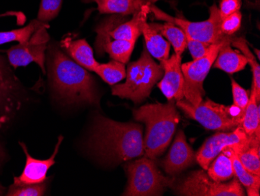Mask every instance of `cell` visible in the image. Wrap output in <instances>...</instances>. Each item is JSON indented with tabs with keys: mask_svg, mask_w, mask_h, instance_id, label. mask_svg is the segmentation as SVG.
<instances>
[{
	"mask_svg": "<svg viewBox=\"0 0 260 196\" xmlns=\"http://www.w3.org/2000/svg\"><path fill=\"white\" fill-rule=\"evenodd\" d=\"M90 147L107 163L144 156L143 128L140 124L117 122L98 115L93 121Z\"/></svg>",
	"mask_w": 260,
	"mask_h": 196,
	"instance_id": "1",
	"label": "cell"
},
{
	"mask_svg": "<svg viewBox=\"0 0 260 196\" xmlns=\"http://www.w3.org/2000/svg\"><path fill=\"white\" fill-rule=\"evenodd\" d=\"M48 55L49 78L57 96L68 103H95L94 80L88 71L55 45L49 46Z\"/></svg>",
	"mask_w": 260,
	"mask_h": 196,
	"instance_id": "2",
	"label": "cell"
},
{
	"mask_svg": "<svg viewBox=\"0 0 260 196\" xmlns=\"http://www.w3.org/2000/svg\"><path fill=\"white\" fill-rule=\"evenodd\" d=\"M134 119L146 124L144 156L155 159L170 144L180 121L174 100L166 104H147L134 110Z\"/></svg>",
	"mask_w": 260,
	"mask_h": 196,
	"instance_id": "3",
	"label": "cell"
},
{
	"mask_svg": "<svg viewBox=\"0 0 260 196\" xmlns=\"http://www.w3.org/2000/svg\"><path fill=\"white\" fill-rule=\"evenodd\" d=\"M163 75L161 65L153 61L144 47L140 58L128 64L125 83L112 88V95L130 99L136 104L140 103L150 96L153 86L159 82Z\"/></svg>",
	"mask_w": 260,
	"mask_h": 196,
	"instance_id": "4",
	"label": "cell"
},
{
	"mask_svg": "<svg viewBox=\"0 0 260 196\" xmlns=\"http://www.w3.org/2000/svg\"><path fill=\"white\" fill-rule=\"evenodd\" d=\"M176 106L188 118L195 120L207 129L214 131H232L242 126L245 113L234 105L224 106L208 99L197 106L182 99L176 101Z\"/></svg>",
	"mask_w": 260,
	"mask_h": 196,
	"instance_id": "5",
	"label": "cell"
},
{
	"mask_svg": "<svg viewBox=\"0 0 260 196\" xmlns=\"http://www.w3.org/2000/svg\"><path fill=\"white\" fill-rule=\"evenodd\" d=\"M153 160L144 156L126 164L128 183L122 195H162L172 186L173 180L164 176Z\"/></svg>",
	"mask_w": 260,
	"mask_h": 196,
	"instance_id": "6",
	"label": "cell"
},
{
	"mask_svg": "<svg viewBox=\"0 0 260 196\" xmlns=\"http://www.w3.org/2000/svg\"><path fill=\"white\" fill-rule=\"evenodd\" d=\"M150 12L158 20L170 22L178 26L192 39L200 42L213 45L229 40L232 38V36H226L222 32L220 29L222 19L218 7L216 4L210 7V17L204 21L192 22L182 17L168 15L153 4L150 6Z\"/></svg>",
	"mask_w": 260,
	"mask_h": 196,
	"instance_id": "7",
	"label": "cell"
},
{
	"mask_svg": "<svg viewBox=\"0 0 260 196\" xmlns=\"http://www.w3.org/2000/svg\"><path fill=\"white\" fill-rule=\"evenodd\" d=\"M232 39L220 43L213 44L210 45V49L205 55L181 65L185 79L184 96L185 100L190 102L193 106H197L202 102L203 97L205 95V91L203 86L204 80L214 64L222 45L227 42H231Z\"/></svg>",
	"mask_w": 260,
	"mask_h": 196,
	"instance_id": "8",
	"label": "cell"
},
{
	"mask_svg": "<svg viewBox=\"0 0 260 196\" xmlns=\"http://www.w3.org/2000/svg\"><path fill=\"white\" fill-rule=\"evenodd\" d=\"M178 195L186 196H245L242 184L235 177L230 182H217L212 179L206 171H196L175 188Z\"/></svg>",
	"mask_w": 260,
	"mask_h": 196,
	"instance_id": "9",
	"label": "cell"
},
{
	"mask_svg": "<svg viewBox=\"0 0 260 196\" xmlns=\"http://www.w3.org/2000/svg\"><path fill=\"white\" fill-rule=\"evenodd\" d=\"M49 27L48 23H43L34 32L27 42L19 43L4 51L7 53L9 64L14 70L17 67H26L31 63H35L40 67L44 74L46 73L45 51L50 39L47 32V29Z\"/></svg>",
	"mask_w": 260,
	"mask_h": 196,
	"instance_id": "10",
	"label": "cell"
},
{
	"mask_svg": "<svg viewBox=\"0 0 260 196\" xmlns=\"http://www.w3.org/2000/svg\"><path fill=\"white\" fill-rule=\"evenodd\" d=\"M1 52V50H0ZM22 86L9 64L8 60L0 53V120L6 123L19 105Z\"/></svg>",
	"mask_w": 260,
	"mask_h": 196,
	"instance_id": "11",
	"label": "cell"
},
{
	"mask_svg": "<svg viewBox=\"0 0 260 196\" xmlns=\"http://www.w3.org/2000/svg\"><path fill=\"white\" fill-rule=\"evenodd\" d=\"M249 136L245 134L242 126H239L231 132H218L209 137L204 142L199 151L196 159L200 166L207 171L219 153L228 147L242 146L248 140Z\"/></svg>",
	"mask_w": 260,
	"mask_h": 196,
	"instance_id": "12",
	"label": "cell"
},
{
	"mask_svg": "<svg viewBox=\"0 0 260 196\" xmlns=\"http://www.w3.org/2000/svg\"><path fill=\"white\" fill-rule=\"evenodd\" d=\"M182 57L173 54L170 58L160 61L164 75L157 84L168 100L179 101L184 99L185 79L182 74Z\"/></svg>",
	"mask_w": 260,
	"mask_h": 196,
	"instance_id": "13",
	"label": "cell"
},
{
	"mask_svg": "<svg viewBox=\"0 0 260 196\" xmlns=\"http://www.w3.org/2000/svg\"><path fill=\"white\" fill-rule=\"evenodd\" d=\"M62 141H63V137L59 136L53 154L50 158L47 159H35L33 156L29 154L26 145L24 143H20L23 153L26 156V163L20 176L14 177V184H39L45 181L47 172L50 169L51 166H53L55 163V158L58 154V149Z\"/></svg>",
	"mask_w": 260,
	"mask_h": 196,
	"instance_id": "14",
	"label": "cell"
},
{
	"mask_svg": "<svg viewBox=\"0 0 260 196\" xmlns=\"http://www.w3.org/2000/svg\"><path fill=\"white\" fill-rule=\"evenodd\" d=\"M195 158L185 134L180 131L177 134L167 156L161 161V166L168 175L174 176L192 165Z\"/></svg>",
	"mask_w": 260,
	"mask_h": 196,
	"instance_id": "15",
	"label": "cell"
},
{
	"mask_svg": "<svg viewBox=\"0 0 260 196\" xmlns=\"http://www.w3.org/2000/svg\"><path fill=\"white\" fill-rule=\"evenodd\" d=\"M98 33L95 49L99 55L107 52L114 61L125 64L129 61L135 46L136 42L113 39L108 34L107 29L103 23L99 24L96 29Z\"/></svg>",
	"mask_w": 260,
	"mask_h": 196,
	"instance_id": "16",
	"label": "cell"
},
{
	"mask_svg": "<svg viewBox=\"0 0 260 196\" xmlns=\"http://www.w3.org/2000/svg\"><path fill=\"white\" fill-rule=\"evenodd\" d=\"M61 44V46L77 64L86 70L95 71L99 63L93 57V49L85 39L73 41L70 38H67Z\"/></svg>",
	"mask_w": 260,
	"mask_h": 196,
	"instance_id": "17",
	"label": "cell"
},
{
	"mask_svg": "<svg viewBox=\"0 0 260 196\" xmlns=\"http://www.w3.org/2000/svg\"><path fill=\"white\" fill-rule=\"evenodd\" d=\"M98 6L101 14L128 16L137 14L145 6L151 5L158 0H92Z\"/></svg>",
	"mask_w": 260,
	"mask_h": 196,
	"instance_id": "18",
	"label": "cell"
},
{
	"mask_svg": "<svg viewBox=\"0 0 260 196\" xmlns=\"http://www.w3.org/2000/svg\"><path fill=\"white\" fill-rule=\"evenodd\" d=\"M232 149L247 171L260 176L259 137L255 134L249 136L245 144L235 146Z\"/></svg>",
	"mask_w": 260,
	"mask_h": 196,
	"instance_id": "19",
	"label": "cell"
},
{
	"mask_svg": "<svg viewBox=\"0 0 260 196\" xmlns=\"http://www.w3.org/2000/svg\"><path fill=\"white\" fill-rule=\"evenodd\" d=\"M141 32L144 35L145 47L152 57L159 61H165L169 57L171 45L163 36L153 29L147 20L143 22Z\"/></svg>",
	"mask_w": 260,
	"mask_h": 196,
	"instance_id": "20",
	"label": "cell"
},
{
	"mask_svg": "<svg viewBox=\"0 0 260 196\" xmlns=\"http://www.w3.org/2000/svg\"><path fill=\"white\" fill-rule=\"evenodd\" d=\"M247 64L248 61L245 55L234 50L231 42H227L222 45L213 65L224 72L234 74L244 70Z\"/></svg>",
	"mask_w": 260,
	"mask_h": 196,
	"instance_id": "21",
	"label": "cell"
},
{
	"mask_svg": "<svg viewBox=\"0 0 260 196\" xmlns=\"http://www.w3.org/2000/svg\"><path fill=\"white\" fill-rule=\"evenodd\" d=\"M207 175L217 182H224L235 177L232 160V147L223 149L212 161L207 170Z\"/></svg>",
	"mask_w": 260,
	"mask_h": 196,
	"instance_id": "22",
	"label": "cell"
},
{
	"mask_svg": "<svg viewBox=\"0 0 260 196\" xmlns=\"http://www.w3.org/2000/svg\"><path fill=\"white\" fill-rule=\"evenodd\" d=\"M153 29H155L163 37L167 39L170 45L175 49V54L182 57L186 47V36L182 29L175 24L166 22L165 24H150Z\"/></svg>",
	"mask_w": 260,
	"mask_h": 196,
	"instance_id": "23",
	"label": "cell"
},
{
	"mask_svg": "<svg viewBox=\"0 0 260 196\" xmlns=\"http://www.w3.org/2000/svg\"><path fill=\"white\" fill-rule=\"evenodd\" d=\"M259 103L257 102L256 92L252 89L242 123V128L247 135L255 134L259 137Z\"/></svg>",
	"mask_w": 260,
	"mask_h": 196,
	"instance_id": "24",
	"label": "cell"
},
{
	"mask_svg": "<svg viewBox=\"0 0 260 196\" xmlns=\"http://www.w3.org/2000/svg\"><path fill=\"white\" fill-rule=\"evenodd\" d=\"M232 160L235 177L237 178L241 184L245 187L247 194L249 196L259 195L260 176L252 175L244 167L232 148Z\"/></svg>",
	"mask_w": 260,
	"mask_h": 196,
	"instance_id": "25",
	"label": "cell"
},
{
	"mask_svg": "<svg viewBox=\"0 0 260 196\" xmlns=\"http://www.w3.org/2000/svg\"><path fill=\"white\" fill-rule=\"evenodd\" d=\"M231 45H233L234 47L239 49L241 52L245 55V58L248 61V64L250 65L252 68V89H254L256 92L257 102L259 103L260 101V67L259 64L255 60V55L252 54V51L249 49L247 45L246 42L243 38H232L231 40Z\"/></svg>",
	"mask_w": 260,
	"mask_h": 196,
	"instance_id": "26",
	"label": "cell"
},
{
	"mask_svg": "<svg viewBox=\"0 0 260 196\" xmlns=\"http://www.w3.org/2000/svg\"><path fill=\"white\" fill-rule=\"evenodd\" d=\"M94 72L110 86L116 85L126 76L125 64L114 60L107 64H99Z\"/></svg>",
	"mask_w": 260,
	"mask_h": 196,
	"instance_id": "27",
	"label": "cell"
},
{
	"mask_svg": "<svg viewBox=\"0 0 260 196\" xmlns=\"http://www.w3.org/2000/svg\"><path fill=\"white\" fill-rule=\"evenodd\" d=\"M44 22L40 20H33L28 25L22 29L8 32H0V45L12 42H18L19 43H24L31 37L34 32L37 30Z\"/></svg>",
	"mask_w": 260,
	"mask_h": 196,
	"instance_id": "28",
	"label": "cell"
},
{
	"mask_svg": "<svg viewBox=\"0 0 260 196\" xmlns=\"http://www.w3.org/2000/svg\"><path fill=\"white\" fill-rule=\"evenodd\" d=\"M47 189V182L39 184H13L7 192V196H42Z\"/></svg>",
	"mask_w": 260,
	"mask_h": 196,
	"instance_id": "29",
	"label": "cell"
},
{
	"mask_svg": "<svg viewBox=\"0 0 260 196\" xmlns=\"http://www.w3.org/2000/svg\"><path fill=\"white\" fill-rule=\"evenodd\" d=\"M62 0H42L39 7L38 20L44 23L55 19L62 7Z\"/></svg>",
	"mask_w": 260,
	"mask_h": 196,
	"instance_id": "30",
	"label": "cell"
},
{
	"mask_svg": "<svg viewBox=\"0 0 260 196\" xmlns=\"http://www.w3.org/2000/svg\"><path fill=\"white\" fill-rule=\"evenodd\" d=\"M232 94H233L234 106H237L245 112L247 105L249 103L250 91L243 89L235 80H232Z\"/></svg>",
	"mask_w": 260,
	"mask_h": 196,
	"instance_id": "31",
	"label": "cell"
},
{
	"mask_svg": "<svg viewBox=\"0 0 260 196\" xmlns=\"http://www.w3.org/2000/svg\"><path fill=\"white\" fill-rule=\"evenodd\" d=\"M242 17V14L237 11L222 19L220 24L222 32L226 36H232L240 29Z\"/></svg>",
	"mask_w": 260,
	"mask_h": 196,
	"instance_id": "32",
	"label": "cell"
},
{
	"mask_svg": "<svg viewBox=\"0 0 260 196\" xmlns=\"http://www.w3.org/2000/svg\"><path fill=\"white\" fill-rule=\"evenodd\" d=\"M185 36H186V46H188V50L190 52L192 59H198V58L202 57L203 55L207 53V51L210 49V45H211L210 44L205 43V42L192 39L187 33H185Z\"/></svg>",
	"mask_w": 260,
	"mask_h": 196,
	"instance_id": "33",
	"label": "cell"
},
{
	"mask_svg": "<svg viewBox=\"0 0 260 196\" xmlns=\"http://www.w3.org/2000/svg\"><path fill=\"white\" fill-rule=\"evenodd\" d=\"M241 7L242 0H220L218 9L221 19L239 11Z\"/></svg>",
	"mask_w": 260,
	"mask_h": 196,
	"instance_id": "34",
	"label": "cell"
},
{
	"mask_svg": "<svg viewBox=\"0 0 260 196\" xmlns=\"http://www.w3.org/2000/svg\"><path fill=\"white\" fill-rule=\"evenodd\" d=\"M15 17L17 18V24L20 25H23L26 21V16L19 11H7L4 14H0V17Z\"/></svg>",
	"mask_w": 260,
	"mask_h": 196,
	"instance_id": "35",
	"label": "cell"
},
{
	"mask_svg": "<svg viewBox=\"0 0 260 196\" xmlns=\"http://www.w3.org/2000/svg\"><path fill=\"white\" fill-rule=\"evenodd\" d=\"M6 158V153L3 149L2 146H0V166L2 165L3 162Z\"/></svg>",
	"mask_w": 260,
	"mask_h": 196,
	"instance_id": "36",
	"label": "cell"
},
{
	"mask_svg": "<svg viewBox=\"0 0 260 196\" xmlns=\"http://www.w3.org/2000/svg\"><path fill=\"white\" fill-rule=\"evenodd\" d=\"M4 187L2 186V185H1V184H0V195H1V194H4Z\"/></svg>",
	"mask_w": 260,
	"mask_h": 196,
	"instance_id": "37",
	"label": "cell"
}]
</instances>
